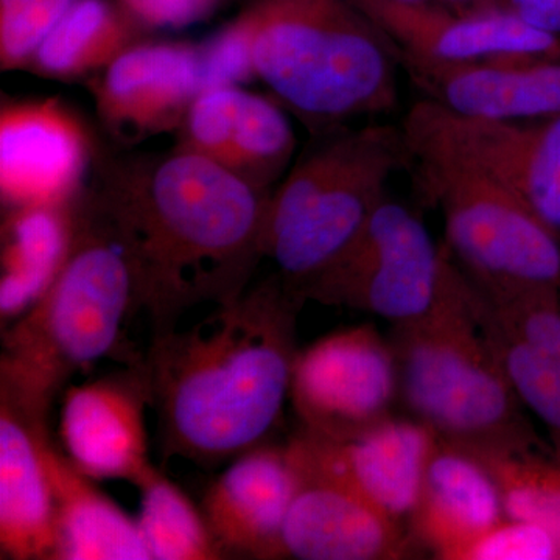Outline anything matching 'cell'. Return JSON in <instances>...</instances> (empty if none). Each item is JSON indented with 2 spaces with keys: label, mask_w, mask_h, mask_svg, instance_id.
I'll return each instance as SVG.
<instances>
[{
  "label": "cell",
  "mask_w": 560,
  "mask_h": 560,
  "mask_svg": "<svg viewBox=\"0 0 560 560\" xmlns=\"http://www.w3.org/2000/svg\"><path fill=\"white\" fill-rule=\"evenodd\" d=\"M455 560H560V537L537 523L506 517L471 540Z\"/></svg>",
  "instance_id": "obj_31"
},
{
  "label": "cell",
  "mask_w": 560,
  "mask_h": 560,
  "mask_svg": "<svg viewBox=\"0 0 560 560\" xmlns=\"http://www.w3.org/2000/svg\"><path fill=\"white\" fill-rule=\"evenodd\" d=\"M75 0H0V69L27 70Z\"/></svg>",
  "instance_id": "obj_29"
},
{
  "label": "cell",
  "mask_w": 560,
  "mask_h": 560,
  "mask_svg": "<svg viewBox=\"0 0 560 560\" xmlns=\"http://www.w3.org/2000/svg\"><path fill=\"white\" fill-rule=\"evenodd\" d=\"M136 313L130 257L84 189L68 259L31 311L3 329L0 394L47 419L70 378L98 361L142 366V353L125 340Z\"/></svg>",
  "instance_id": "obj_3"
},
{
  "label": "cell",
  "mask_w": 560,
  "mask_h": 560,
  "mask_svg": "<svg viewBox=\"0 0 560 560\" xmlns=\"http://www.w3.org/2000/svg\"><path fill=\"white\" fill-rule=\"evenodd\" d=\"M411 167L400 127L334 131L302 154L272 191L264 254L300 293L355 241L388 197L390 176Z\"/></svg>",
  "instance_id": "obj_6"
},
{
  "label": "cell",
  "mask_w": 560,
  "mask_h": 560,
  "mask_svg": "<svg viewBox=\"0 0 560 560\" xmlns=\"http://www.w3.org/2000/svg\"><path fill=\"white\" fill-rule=\"evenodd\" d=\"M416 190L444 217L447 249L482 289L560 285V234L482 173L411 153Z\"/></svg>",
  "instance_id": "obj_7"
},
{
  "label": "cell",
  "mask_w": 560,
  "mask_h": 560,
  "mask_svg": "<svg viewBox=\"0 0 560 560\" xmlns=\"http://www.w3.org/2000/svg\"><path fill=\"white\" fill-rule=\"evenodd\" d=\"M300 480L290 444H261L210 482L201 511L228 558L283 559V523Z\"/></svg>",
  "instance_id": "obj_18"
},
{
  "label": "cell",
  "mask_w": 560,
  "mask_h": 560,
  "mask_svg": "<svg viewBox=\"0 0 560 560\" xmlns=\"http://www.w3.org/2000/svg\"><path fill=\"white\" fill-rule=\"evenodd\" d=\"M77 200L68 205L2 209V327L31 311L60 272L72 245Z\"/></svg>",
  "instance_id": "obj_22"
},
{
  "label": "cell",
  "mask_w": 560,
  "mask_h": 560,
  "mask_svg": "<svg viewBox=\"0 0 560 560\" xmlns=\"http://www.w3.org/2000/svg\"><path fill=\"white\" fill-rule=\"evenodd\" d=\"M470 282L477 318L488 320L512 340L560 359V285L482 289Z\"/></svg>",
  "instance_id": "obj_26"
},
{
  "label": "cell",
  "mask_w": 560,
  "mask_h": 560,
  "mask_svg": "<svg viewBox=\"0 0 560 560\" xmlns=\"http://www.w3.org/2000/svg\"><path fill=\"white\" fill-rule=\"evenodd\" d=\"M495 478L475 453L438 440L408 529L436 559L458 552L506 518Z\"/></svg>",
  "instance_id": "obj_21"
},
{
  "label": "cell",
  "mask_w": 560,
  "mask_h": 560,
  "mask_svg": "<svg viewBox=\"0 0 560 560\" xmlns=\"http://www.w3.org/2000/svg\"><path fill=\"white\" fill-rule=\"evenodd\" d=\"M176 135V145L264 191H271L296 149L283 106L243 86L201 91Z\"/></svg>",
  "instance_id": "obj_15"
},
{
  "label": "cell",
  "mask_w": 560,
  "mask_h": 560,
  "mask_svg": "<svg viewBox=\"0 0 560 560\" xmlns=\"http://www.w3.org/2000/svg\"><path fill=\"white\" fill-rule=\"evenodd\" d=\"M86 86L103 131L119 145L178 132L205 91L201 44L139 40Z\"/></svg>",
  "instance_id": "obj_12"
},
{
  "label": "cell",
  "mask_w": 560,
  "mask_h": 560,
  "mask_svg": "<svg viewBox=\"0 0 560 560\" xmlns=\"http://www.w3.org/2000/svg\"><path fill=\"white\" fill-rule=\"evenodd\" d=\"M47 419L0 394L2 559L55 560L58 508L46 464Z\"/></svg>",
  "instance_id": "obj_20"
},
{
  "label": "cell",
  "mask_w": 560,
  "mask_h": 560,
  "mask_svg": "<svg viewBox=\"0 0 560 560\" xmlns=\"http://www.w3.org/2000/svg\"><path fill=\"white\" fill-rule=\"evenodd\" d=\"M477 318V316H475ZM501 370L523 407L545 427L551 456L560 463V359L512 340L488 320L477 318Z\"/></svg>",
  "instance_id": "obj_27"
},
{
  "label": "cell",
  "mask_w": 560,
  "mask_h": 560,
  "mask_svg": "<svg viewBox=\"0 0 560 560\" xmlns=\"http://www.w3.org/2000/svg\"><path fill=\"white\" fill-rule=\"evenodd\" d=\"M397 2L420 3V2H425V0H397Z\"/></svg>",
  "instance_id": "obj_34"
},
{
  "label": "cell",
  "mask_w": 560,
  "mask_h": 560,
  "mask_svg": "<svg viewBox=\"0 0 560 560\" xmlns=\"http://www.w3.org/2000/svg\"><path fill=\"white\" fill-rule=\"evenodd\" d=\"M147 408L151 397L142 366H125L97 381L68 386L60 422L66 456L92 480L138 486L154 469Z\"/></svg>",
  "instance_id": "obj_14"
},
{
  "label": "cell",
  "mask_w": 560,
  "mask_h": 560,
  "mask_svg": "<svg viewBox=\"0 0 560 560\" xmlns=\"http://www.w3.org/2000/svg\"><path fill=\"white\" fill-rule=\"evenodd\" d=\"M249 9L257 80L308 127L399 105L393 43L357 0H257Z\"/></svg>",
  "instance_id": "obj_4"
},
{
  "label": "cell",
  "mask_w": 560,
  "mask_h": 560,
  "mask_svg": "<svg viewBox=\"0 0 560 560\" xmlns=\"http://www.w3.org/2000/svg\"><path fill=\"white\" fill-rule=\"evenodd\" d=\"M438 440L425 423L393 415L349 440H326L300 430L289 444L305 467L408 526Z\"/></svg>",
  "instance_id": "obj_13"
},
{
  "label": "cell",
  "mask_w": 560,
  "mask_h": 560,
  "mask_svg": "<svg viewBox=\"0 0 560 560\" xmlns=\"http://www.w3.org/2000/svg\"><path fill=\"white\" fill-rule=\"evenodd\" d=\"M136 488L140 490L139 529L150 560L228 559L201 508L160 470H151Z\"/></svg>",
  "instance_id": "obj_25"
},
{
  "label": "cell",
  "mask_w": 560,
  "mask_h": 560,
  "mask_svg": "<svg viewBox=\"0 0 560 560\" xmlns=\"http://www.w3.org/2000/svg\"><path fill=\"white\" fill-rule=\"evenodd\" d=\"M119 234L136 280V307L153 335L198 305L231 304L264 259L272 191L175 145L162 154L98 151L86 187Z\"/></svg>",
  "instance_id": "obj_1"
},
{
  "label": "cell",
  "mask_w": 560,
  "mask_h": 560,
  "mask_svg": "<svg viewBox=\"0 0 560 560\" xmlns=\"http://www.w3.org/2000/svg\"><path fill=\"white\" fill-rule=\"evenodd\" d=\"M147 28L116 0H75L40 44L28 72L55 81H88L139 40Z\"/></svg>",
  "instance_id": "obj_24"
},
{
  "label": "cell",
  "mask_w": 560,
  "mask_h": 560,
  "mask_svg": "<svg viewBox=\"0 0 560 560\" xmlns=\"http://www.w3.org/2000/svg\"><path fill=\"white\" fill-rule=\"evenodd\" d=\"M399 405L441 440L489 455H551L482 335L471 282L436 312L388 337Z\"/></svg>",
  "instance_id": "obj_5"
},
{
  "label": "cell",
  "mask_w": 560,
  "mask_h": 560,
  "mask_svg": "<svg viewBox=\"0 0 560 560\" xmlns=\"http://www.w3.org/2000/svg\"><path fill=\"white\" fill-rule=\"evenodd\" d=\"M98 151L90 127L60 98H7L0 109L2 209L75 201Z\"/></svg>",
  "instance_id": "obj_11"
},
{
  "label": "cell",
  "mask_w": 560,
  "mask_h": 560,
  "mask_svg": "<svg viewBox=\"0 0 560 560\" xmlns=\"http://www.w3.org/2000/svg\"><path fill=\"white\" fill-rule=\"evenodd\" d=\"M475 453V452H471ZM499 485L508 517L537 523L560 537V463L545 453H475Z\"/></svg>",
  "instance_id": "obj_28"
},
{
  "label": "cell",
  "mask_w": 560,
  "mask_h": 560,
  "mask_svg": "<svg viewBox=\"0 0 560 560\" xmlns=\"http://www.w3.org/2000/svg\"><path fill=\"white\" fill-rule=\"evenodd\" d=\"M466 283V272L451 250L436 245L418 213L386 197L349 248L300 293L396 327L436 312Z\"/></svg>",
  "instance_id": "obj_8"
},
{
  "label": "cell",
  "mask_w": 560,
  "mask_h": 560,
  "mask_svg": "<svg viewBox=\"0 0 560 560\" xmlns=\"http://www.w3.org/2000/svg\"><path fill=\"white\" fill-rule=\"evenodd\" d=\"M410 153L459 162L514 194L560 234V114L534 120L463 116L423 98L401 120Z\"/></svg>",
  "instance_id": "obj_9"
},
{
  "label": "cell",
  "mask_w": 560,
  "mask_h": 560,
  "mask_svg": "<svg viewBox=\"0 0 560 560\" xmlns=\"http://www.w3.org/2000/svg\"><path fill=\"white\" fill-rule=\"evenodd\" d=\"M445 2L464 3V2H469V0H445Z\"/></svg>",
  "instance_id": "obj_35"
},
{
  "label": "cell",
  "mask_w": 560,
  "mask_h": 560,
  "mask_svg": "<svg viewBox=\"0 0 560 560\" xmlns=\"http://www.w3.org/2000/svg\"><path fill=\"white\" fill-rule=\"evenodd\" d=\"M147 31L186 28L209 18L221 0H116Z\"/></svg>",
  "instance_id": "obj_32"
},
{
  "label": "cell",
  "mask_w": 560,
  "mask_h": 560,
  "mask_svg": "<svg viewBox=\"0 0 560 560\" xmlns=\"http://www.w3.org/2000/svg\"><path fill=\"white\" fill-rule=\"evenodd\" d=\"M511 13L541 32L560 36V0H508Z\"/></svg>",
  "instance_id": "obj_33"
},
{
  "label": "cell",
  "mask_w": 560,
  "mask_h": 560,
  "mask_svg": "<svg viewBox=\"0 0 560 560\" xmlns=\"http://www.w3.org/2000/svg\"><path fill=\"white\" fill-rule=\"evenodd\" d=\"M290 400L301 430L326 440H349L390 418L399 377L388 338L361 324L300 350Z\"/></svg>",
  "instance_id": "obj_10"
},
{
  "label": "cell",
  "mask_w": 560,
  "mask_h": 560,
  "mask_svg": "<svg viewBox=\"0 0 560 560\" xmlns=\"http://www.w3.org/2000/svg\"><path fill=\"white\" fill-rule=\"evenodd\" d=\"M296 463L301 480L283 523V559L399 560L419 551L408 526L340 482L298 458Z\"/></svg>",
  "instance_id": "obj_17"
},
{
  "label": "cell",
  "mask_w": 560,
  "mask_h": 560,
  "mask_svg": "<svg viewBox=\"0 0 560 560\" xmlns=\"http://www.w3.org/2000/svg\"><path fill=\"white\" fill-rule=\"evenodd\" d=\"M394 49L419 60L475 62L501 57L560 58V36L526 24L508 10L453 14L425 2L357 0Z\"/></svg>",
  "instance_id": "obj_16"
},
{
  "label": "cell",
  "mask_w": 560,
  "mask_h": 560,
  "mask_svg": "<svg viewBox=\"0 0 560 560\" xmlns=\"http://www.w3.org/2000/svg\"><path fill=\"white\" fill-rule=\"evenodd\" d=\"M44 455L58 508L55 560H150L138 521L95 488L51 441Z\"/></svg>",
  "instance_id": "obj_23"
},
{
  "label": "cell",
  "mask_w": 560,
  "mask_h": 560,
  "mask_svg": "<svg viewBox=\"0 0 560 560\" xmlns=\"http://www.w3.org/2000/svg\"><path fill=\"white\" fill-rule=\"evenodd\" d=\"M305 298L279 272L143 355L164 458L217 466L267 444L290 397Z\"/></svg>",
  "instance_id": "obj_2"
},
{
  "label": "cell",
  "mask_w": 560,
  "mask_h": 560,
  "mask_svg": "<svg viewBox=\"0 0 560 560\" xmlns=\"http://www.w3.org/2000/svg\"><path fill=\"white\" fill-rule=\"evenodd\" d=\"M396 55L427 98L453 113L492 120H534L560 114V58L518 55L434 62L397 50Z\"/></svg>",
  "instance_id": "obj_19"
},
{
  "label": "cell",
  "mask_w": 560,
  "mask_h": 560,
  "mask_svg": "<svg viewBox=\"0 0 560 560\" xmlns=\"http://www.w3.org/2000/svg\"><path fill=\"white\" fill-rule=\"evenodd\" d=\"M253 11L246 9L224 25L212 38L201 43L205 90L220 86H243L257 80L254 65Z\"/></svg>",
  "instance_id": "obj_30"
}]
</instances>
